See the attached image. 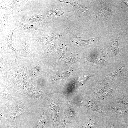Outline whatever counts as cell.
I'll return each mask as SVG.
<instances>
[{"instance_id":"4","label":"cell","mask_w":128,"mask_h":128,"mask_svg":"<svg viewBox=\"0 0 128 128\" xmlns=\"http://www.w3.org/2000/svg\"><path fill=\"white\" fill-rule=\"evenodd\" d=\"M17 23L24 36L33 39L40 38L39 36L43 31L38 28L37 25L25 24L18 21H17Z\"/></svg>"},{"instance_id":"7","label":"cell","mask_w":128,"mask_h":128,"mask_svg":"<svg viewBox=\"0 0 128 128\" xmlns=\"http://www.w3.org/2000/svg\"><path fill=\"white\" fill-rule=\"evenodd\" d=\"M19 27H18L17 26L15 28L11 30L7 35L1 38L0 41V43L3 44L11 51L14 59L17 62L18 57L21 56V52L20 50H17L13 48L12 45V37L14 31Z\"/></svg>"},{"instance_id":"8","label":"cell","mask_w":128,"mask_h":128,"mask_svg":"<svg viewBox=\"0 0 128 128\" xmlns=\"http://www.w3.org/2000/svg\"><path fill=\"white\" fill-rule=\"evenodd\" d=\"M50 111L52 119L53 128H56L58 124L61 110V105L58 101L54 100L50 103Z\"/></svg>"},{"instance_id":"20","label":"cell","mask_w":128,"mask_h":128,"mask_svg":"<svg viewBox=\"0 0 128 128\" xmlns=\"http://www.w3.org/2000/svg\"><path fill=\"white\" fill-rule=\"evenodd\" d=\"M107 86V83H103L98 85L93 90V93L94 95H96L97 94L102 92Z\"/></svg>"},{"instance_id":"1","label":"cell","mask_w":128,"mask_h":128,"mask_svg":"<svg viewBox=\"0 0 128 128\" xmlns=\"http://www.w3.org/2000/svg\"><path fill=\"white\" fill-rule=\"evenodd\" d=\"M25 37L26 38H19L17 41L20 48L21 56L35 61H37V51L33 45L32 41L30 40L31 39Z\"/></svg>"},{"instance_id":"13","label":"cell","mask_w":128,"mask_h":128,"mask_svg":"<svg viewBox=\"0 0 128 128\" xmlns=\"http://www.w3.org/2000/svg\"><path fill=\"white\" fill-rule=\"evenodd\" d=\"M22 18L24 21L30 24L37 25H41L45 20L43 16L40 14L23 16Z\"/></svg>"},{"instance_id":"19","label":"cell","mask_w":128,"mask_h":128,"mask_svg":"<svg viewBox=\"0 0 128 128\" xmlns=\"http://www.w3.org/2000/svg\"><path fill=\"white\" fill-rule=\"evenodd\" d=\"M46 123V119L45 114L43 113L38 119L36 125V128H45Z\"/></svg>"},{"instance_id":"18","label":"cell","mask_w":128,"mask_h":128,"mask_svg":"<svg viewBox=\"0 0 128 128\" xmlns=\"http://www.w3.org/2000/svg\"><path fill=\"white\" fill-rule=\"evenodd\" d=\"M78 55L75 53H72L69 57L64 60V62L68 66H71L72 64L77 61Z\"/></svg>"},{"instance_id":"17","label":"cell","mask_w":128,"mask_h":128,"mask_svg":"<svg viewBox=\"0 0 128 128\" xmlns=\"http://www.w3.org/2000/svg\"><path fill=\"white\" fill-rule=\"evenodd\" d=\"M121 35L119 37L117 40L113 41L111 42L110 46V48L112 51L116 55L118 58H119L120 56H121L119 53L118 48L119 45L118 39Z\"/></svg>"},{"instance_id":"5","label":"cell","mask_w":128,"mask_h":128,"mask_svg":"<svg viewBox=\"0 0 128 128\" xmlns=\"http://www.w3.org/2000/svg\"><path fill=\"white\" fill-rule=\"evenodd\" d=\"M103 117L101 114L96 112L91 116L83 118L76 128H96L98 122Z\"/></svg>"},{"instance_id":"9","label":"cell","mask_w":128,"mask_h":128,"mask_svg":"<svg viewBox=\"0 0 128 128\" xmlns=\"http://www.w3.org/2000/svg\"><path fill=\"white\" fill-rule=\"evenodd\" d=\"M97 128H125L120 120L103 117L98 122Z\"/></svg>"},{"instance_id":"10","label":"cell","mask_w":128,"mask_h":128,"mask_svg":"<svg viewBox=\"0 0 128 128\" xmlns=\"http://www.w3.org/2000/svg\"><path fill=\"white\" fill-rule=\"evenodd\" d=\"M75 112L73 107L69 104L65 108L61 124V128H67L72 121Z\"/></svg>"},{"instance_id":"12","label":"cell","mask_w":128,"mask_h":128,"mask_svg":"<svg viewBox=\"0 0 128 128\" xmlns=\"http://www.w3.org/2000/svg\"><path fill=\"white\" fill-rule=\"evenodd\" d=\"M28 0H12L9 2L4 8L10 10L22 11Z\"/></svg>"},{"instance_id":"21","label":"cell","mask_w":128,"mask_h":128,"mask_svg":"<svg viewBox=\"0 0 128 128\" xmlns=\"http://www.w3.org/2000/svg\"><path fill=\"white\" fill-rule=\"evenodd\" d=\"M96 128H97V127H96Z\"/></svg>"},{"instance_id":"2","label":"cell","mask_w":128,"mask_h":128,"mask_svg":"<svg viewBox=\"0 0 128 128\" xmlns=\"http://www.w3.org/2000/svg\"><path fill=\"white\" fill-rule=\"evenodd\" d=\"M9 56L0 53V79H6L8 74L18 66L13 55Z\"/></svg>"},{"instance_id":"14","label":"cell","mask_w":128,"mask_h":128,"mask_svg":"<svg viewBox=\"0 0 128 128\" xmlns=\"http://www.w3.org/2000/svg\"><path fill=\"white\" fill-rule=\"evenodd\" d=\"M62 36L58 32L50 36L41 37L33 39L40 43L44 47L49 43L51 41L55 40L58 37Z\"/></svg>"},{"instance_id":"16","label":"cell","mask_w":128,"mask_h":128,"mask_svg":"<svg viewBox=\"0 0 128 128\" xmlns=\"http://www.w3.org/2000/svg\"><path fill=\"white\" fill-rule=\"evenodd\" d=\"M56 43L55 41L49 43L43 47L42 52V55L46 56L49 55L55 49Z\"/></svg>"},{"instance_id":"3","label":"cell","mask_w":128,"mask_h":128,"mask_svg":"<svg viewBox=\"0 0 128 128\" xmlns=\"http://www.w3.org/2000/svg\"><path fill=\"white\" fill-rule=\"evenodd\" d=\"M78 103L87 110L99 113L104 116V114L101 107L96 101L94 98L88 96L84 97L78 99Z\"/></svg>"},{"instance_id":"11","label":"cell","mask_w":128,"mask_h":128,"mask_svg":"<svg viewBox=\"0 0 128 128\" xmlns=\"http://www.w3.org/2000/svg\"><path fill=\"white\" fill-rule=\"evenodd\" d=\"M114 88L112 87H108L102 92L99 97L95 98L96 101L98 103L107 101L112 98L115 94Z\"/></svg>"},{"instance_id":"6","label":"cell","mask_w":128,"mask_h":128,"mask_svg":"<svg viewBox=\"0 0 128 128\" xmlns=\"http://www.w3.org/2000/svg\"><path fill=\"white\" fill-rule=\"evenodd\" d=\"M17 21L13 15L12 11H8L0 17V33L3 31H10L14 28L12 27V25Z\"/></svg>"},{"instance_id":"15","label":"cell","mask_w":128,"mask_h":128,"mask_svg":"<svg viewBox=\"0 0 128 128\" xmlns=\"http://www.w3.org/2000/svg\"><path fill=\"white\" fill-rule=\"evenodd\" d=\"M41 70V66L40 63H36L32 65L28 71L29 78L34 79L37 77Z\"/></svg>"}]
</instances>
